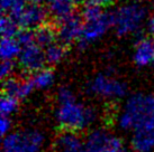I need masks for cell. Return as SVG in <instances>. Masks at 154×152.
Instances as JSON below:
<instances>
[{
	"instance_id": "cell-1",
	"label": "cell",
	"mask_w": 154,
	"mask_h": 152,
	"mask_svg": "<svg viewBox=\"0 0 154 152\" xmlns=\"http://www.w3.org/2000/svg\"><path fill=\"white\" fill-rule=\"evenodd\" d=\"M57 107L55 118L63 131L81 132L90 127L96 118L94 111L79 102L68 87H61L56 94Z\"/></svg>"
},
{
	"instance_id": "cell-2",
	"label": "cell",
	"mask_w": 154,
	"mask_h": 152,
	"mask_svg": "<svg viewBox=\"0 0 154 152\" xmlns=\"http://www.w3.org/2000/svg\"><path fill=\"white\" fill-rule=\"evenodd\" d=\"M118 127L125 131L154 132L153 97L144 94L132 95L119 113Z\"/></svg>"
},
{
	"instance_id": "cell-3",
	"label": "cell",
	"mask_w": 154,
	"mask_h": 152,
	"mask_svg": "<svg viewBox=\"0 0 154 152\" xmlns=\"http://www.w3.org/2000/svg\"><path fill=\"white\" fill-rule=\"evenodd\" d=\"M147 8L140 1H132L111 11L112 28L118 36H128L141 29L147 18Z\"/></svg>"
},
{
	"instance_id": "cell-4",
	"label": "cell",
	"mask_w": 154,
	"mask_h": 152,
	"mask_svg": "<svg viewBox=\"0 0 154 152\" xmlns=\"http://www.w3.org/2000/svg\"><path fill=\"white\" fill-rule=\"evenodd\" d=\"M44 135L37 130H24L9 133L2 141V152H41Z\"/></svg>"
},
{
	"instance_id": "cell-5",
	"label": "cell",
	"mask_w": 154,
	"mask_h": 152,
	"mask_svg": "<svg viewBox=\"0 0 154 152\" xmlns=\"http://www.w3.org/2000/svg\"><path fill=\"white\" fill-rule=\"evenodd\" d=\"M90 93L103 98L119 100L127 93V86L124 82L114 77L108 73L98 74L89 84Z\"/></svg>"
},
{
	"instance_id": "cell-6",
	"label": "cell",
	"mask_w": 154,
	"mask_h": 152,
	"mask_svg": "<svg viewBox=\"0 0 154 152\" xmlns=\"http://www.w3.org/2000/svg\"><path fill=\"white\" fill-rule=\"evenodd\" d=\"M86 152H126V148L120 138L98 129L87 136Z\"/></svg>"
},
{
	"instance_id": "cell-7",
	"label": "cell",
	"mask_w": 154,
	"mask_h": 152,
	"mask_svg": "<svg viewBox=\"0 0 154 152\" xmlns=\"http://www.w3.org/2000/svg\"><path fill=\"white\" fill-rule=\"evenodd\" d=\"M110 27H112L111 13H105L100 18L94 20L83 21L81 36L78 40L79 46L83 48L92 42H97L98 39L103 37V35L107 33Z\"/></svg>"
},
{
	"instance_id": "cell-8",
	"label": "cell",
	"mask_w": 154,
	"mask_h": 152,
	"mask_svg": "<svg viewBox=\"0 0 154 152\" xmlns=\"http://www.w3.org/2000/svg\"><path fill=\"white\" fill-rule=\"evenodd\" d=\"M47 13L48 11L42 4L27 2L24 6V8L11 18L17 22L22 29L35 30L42 25L46 24L45 21L47 18Z\"/></svg>"
},
{
	"instance_id": "cell-9",
	"label": "cell",
	"mask_w": 154,
	"mask_h": 152,
	"mask_svg": "<svg viewBox=\"0 0 154 152\" xmlns=\"http://www.w3.org/2000/svg\"><path fill=\"white\" fill-rule=\"evenodd\" d=\"M18 64L24 72L34 74L45 67V53L44 49L36 42H32L22 47L18 56Z\"/></svg>"
},
{
	"instance_id": "cell-10",
	"label": "cell",
	"mask_w": 154,
	"mask_h": 152,
	"mask_svg": "<svg viewBox=\"0 0 154 152\" xmlns=\"http://www.w3.org/2000/svg\"><path fill=\"white\" fill-rule=\"evenodd\" d=\"M83 28V19L81 15H73L64 18L63 20L57 22V38L64 45H69L73 42H78L81 36V31Z\"/></svg>"
},
{
	"instance_id": "cell-11",
	"label": "cell",
	"mask_w": 154,
	"mask_h": 152,
	"mask_svg": "<svg viewBox=\"0 0 154 152\" xmlns=\"http://www.w3.org/2000/svg\"><path fill=\"white\" fill-rule=\"evenodd\" d=\"M53 152H86V140L77 132L62 131L54 140Z\"/></svg>"
},
{
	"instance_id": "cell-12",
	"label": "cell",
	"mask_w": 154,
	"mask_h": 152,
	"mask_svg": "<svg viewBox=\"0 0 154 152\" xmlns=\"http://www.w3.org/2000/svg\"><path fill=\"white\" fill-rule=\"evenodd\" d=\"M34 89L35 86L32 82V78H27V77L19 78V77L11 76L5 80L2 85V91L5 95L15 97L18 101L29 96Z\"/></svg>"
},
{
	"instance_id": "cell-13",
	"label": "cell",
	"mask_w": 154,
	"mask_h": 152,
	"mask_svg": "<svg viewBox=\"0 0 154 152\" xmlns=\"http://www.w3.org/2000/svg\"><path fill=\"white\" fill-rule=\"evenodd\" d=\"M133 60L138 67L154 64V38L142 37L135 44Z\"/></svg>"
},
{
	"instance_id": "cell-14",
	"label": "cell",
	"mask_w": 154,
	"mask_h": 152,
	"mask_svg": "<svg viewBox=\"0 0 154 152\" xmlns=\"http://www.w3.org/2000/svg\"><path fill=\"white\" fill-rule=\"evenodd\" d=\"M74 4L73 0H48L47 11L59 22L74 13Z\"/></svg>"
},
{
	"instance_id": "cell-15",
	"label": "cell",
	"mask_w": 154,
	"mask_h": 152,
	"mask_svg": "<svg viewBox=\"0 0 154 152\" xmlns=\"http://www.w3.org/2000/svg\"><path fill=\"white\" fill-rule=\"evenodd\" d=\"M132 148L135 152L154 151V132L135 131L132 136Z\"/></svg>"
},
{
	"instance_id": "cell-16",
	"label": "cell",
	"mask_w": 154,
	"mask_h": 152,
	"mask_svg": "<svg viewBox=\"0 0 154 152\" xmlns=\"http://www.w3.org/2000/svg\"><path fill=\"white\" fill-rule=\"evenodd\" d=\"M34 36L35 42L38 44L43 49H45L48 46H51L52 44L56 42L57 30H56V27L51 24H44L34 30Z\"/></svg>"
},
{
	"instance_id": "cell-17",
	"label": "cell",
	"mask_w": 154,
	"mask_h": 152,
	"mask_svg": "<svg viewBox=\"0 0 154 152\" xmlns=\"http://www.w3.org/2000/svg\"><path fill=\"white\" fill-rule=\"evenodd\" d=\"M22 51V45L16 37L2 38L0 44V54L2 60H11L18 58Z\"/></svg>"
},
{
	"instance_id": "cell-18",
	"label": "cell",
	"mask_w": 154,
	"mask_h": 152,
	"mask_svg": "<svg viewBox=\"0 0 154 152\" xmlns=\"http://www.w3.org/2000/svg\"><path fill=\"white\" fill-rule=\"evenodd\" d=\"M32 82L34 84L35 89H47L51 87L54 80H55V74L51 68L44 67L42 69L37 71L36 73L32 74Z\"/></svg>"
},
{
	"instance_id": "cell-19",
	"label": "cell",
	"mask_w": 154,
	"mask_h": 152,
	"mask_svg": "<svg viewBox=\"0 0 154 152\" xmlns=\"http://www.w3.org/2000/svg\"><path fill=\"white\" fill-rule=\"evenodd\" d=\"M45 53V60L46 64L48 65H56L60 62H62V59L64 58L66 55V45H64L63 42H54L51 46H48L47 48L44 49Z\"/></svg>"
},
{
	"instance_id": "cell-20",
	"label": "cell",
	"mask_w": 154,
	"mask_h": 152,
	"mask_svg": "<svg viewBox=\"0 0 154 152\" xmlns=\"http://www.w3.org/2000/svg\"><path fill=\"white\" fill-rule=\"evenodd\" d=\"M105 13L106 11L103 10V7L98 2H96L94 0H87L82 7L81 17L83 21H89L100 18Z\"/></svg>"
},
{
	"instance_id": "cell-21",
	"label": "cell",
	"mask_w": 154,
	"mask_h": 152,
	"mask_svg": "<svg viewBox=\"0 0 154 152\" xmlns=\"http://www.w3.org/2000/svg\"><path fill=\"white\" fill-rule=\"evenodd\" d=\"M19 26L13 18L8 16V15H4L1 17L0 21V31L2 35V38H10V37H16L17 34L19 33Z\"/></svg>"
},
{
	"instance_id": "cell-22",
	"label": "cell",
	"mask_w": 154,
	"mask_h": 152,
	"mask_svg": "<svg viewBox=\"0 0 154 152\" xmlns=\"http://www.w3.org/2000/svg\"><path fill=\"white\" fill-rule=\"evenodd\" d=\"M18 105H19V101L17 98L4 94L1 97V102H0L1 116H9L10 118L18 110Z\"/></svg>"
},
{
	"instance_id": "cell-23",
	"label": "cell",
	"mask_w": 154,
	"mask_h": 152,
	"mask_svg": "<svg viewBox=\"0 0 154 152\" xmlns=\"http://www.w3.org/2000/svg\"><path fill=\"white\" fill-rule=\"evenodd\" d=\"M14 72V62L11 60H2L0 66V75L2 80H7L11 77V74Z\"/></svg>"
},
{
	"instance_id": "cell-24",
	"label": "cell",
	"mask_w": 154,
	"mask_h": 152,
	"mask_svg": "<svg viewBox=\"0 0 154 152\" xmlns=\"http://www.w3.org/2000/svg\"><path fill=\"white\" fill-rule=\"evenodd\" d=\"M11 130V120L9 116H1V120H0V133L2 136H7Z\"/></svg>"
},
{
	"instance_id": "cell-25",
	"label": "cell",
	"mask_w": 154,
	"mask_h": 152,
	"mask_svg": "<svg viewBox=\"0 0 154 152\" xmlns=\"http://www.w3.org/2000/svg\"><path fill=\"white\" fill-rule=\"evenodd\" d=\"M146 28H147V31H149L150 37L154 38V13L151 15L150 17L147 18V21H146Z\"/></svg>"
},
{
	"instance_id": "cell-26",
	"label": "cell",
	"mask_w": 154,
	"mask_h": 152,
	"mask_svg": "<svg viewBox=\"0 0 154 152\" xmlns=\"http://www.w3.org/2000/svg\"><path fill=\"white\" fill-rule=\"evenodd\" d=\"M96 2H98L100 6L103 7H107V6H110V4H115L117 0H94Z\"/></svg>"
},
{
	"instance_id": "cell-27",
	"label": "cell",
	"mask_w": 154,
	"mask_h": 152,
	"mask_svg": "<svg viewBox=\"0 0 154 152\" xmlns=\"http://www.w3.org/2000/svg\"><path fill=\"white\" fill-rule=\"evenodd\" d=\"M48 0H27V2H30V4H42L43 6L45 2L47 4Z\"/></svg>"
},
{
	"instance_id": "cell-28",
	"label": "cell",
	"mask_w": 154,
	"mask_h": 152,
	"mask_svg": "<svg viewBox=\"0 0 154 152\" xmlns=\"http://www.w3.org/2000/svg\"><path fill=\"white\" fill-rule=\"evenodd\" d=\"M73 1H74V2H75V4H77V2H83V1H85V2H86L87 0H73Z\"/></svg>"
},
{
	"instance_id": "cell-29",
	"label": "cell",
	"mask_w": 154,
	"mask_h": 152,
	"mask_svg": "<svg viewBox=\"0 0 154 152\" xmlns=\"http://www.w3.org/2000/svg\"><path fill=\"white\" fill-rule=\"evenodd\" d=\"M152 97H153V102H154V96H152Z\"/></svg>"
}]
</instances>
